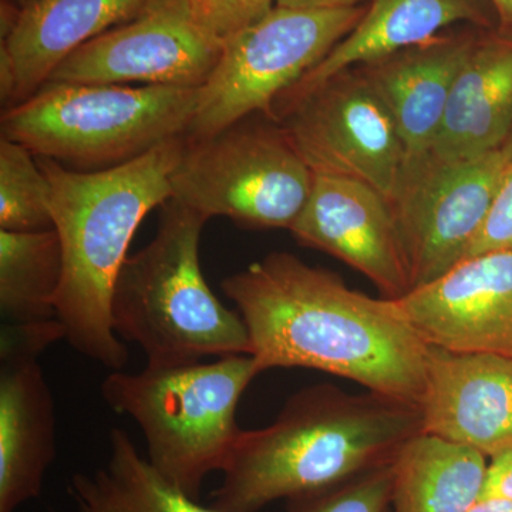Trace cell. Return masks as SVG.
I'll use <instances>...</instances> for the list:
<instances>
[{
  "label": "cell",
  "mask_w": 512,
  "mask_h": 512,
  "mask_svg": "<svg viewBox=\"0 0 512 512\" xmlns=\"http://www.w3.org/2000/svg\"><path fill=\"white\" fill-rule=\"evenodd\" d=\"M259 372L320 370L367 392L420 404L430 346L394 299L349 288L339 275L272 252L222 281Z\"/></svg>",
  "instance_id": "cell-1"
},
{
  "label": "cell",
  "mask_w": 512,
  "mask_h": 512,
  "mask_svg": "<svg viewBox=\"0 0 512 512\" xmlns=\"http://www.w3.org/2000/svg\"><path fill=\"white\" fill-rule=\"evenodd\" d=\"M421 431L419 404L332 384L305 387L269 426L241 430L210 505L220 512H259L342 483L392 464Z\"/></svg>",
  "instance_id": "cell-2"
},
{
  "label": "cell",
  "mask_w": 512,
  "mask_h": 512,
  "mask_svg": "<svg viewBox=\"0 0 512 512\" xmlns=\"http://www.w3.org/2000/svg\"><path fill=\"white\" fill-rule=\"evenodd\" d=\"M184 144L185 136L175 137L127 163L93 171L36 156L62 244L57 318L73 349L113 370L128 359L111 319L114 285L141 222L173 198L171 174Z\"/></svg>",
  "instance_id": "cell-3"
},
{
  "label": "cell",
  "mask_w": 512,
  "mask_h": 512,
  "mask_svg": "<svg viewBox=\"0 0 512 512\" xmlns=\"http://www.w3.org/2000/svg\"><path fill=\"white\" fill-rule=\"evenodd\" d=\"M207 220L170 200L153 241L128 256L117 276L111 319L119 338L164 369L210 356L251 355L239 312L225 308L202 275L200 242Z\"/></svg>",
  "instance_id": "cell-4"
},
{
  "label": "cell",
  "mask_w": 512,
  "mask_h": 512,
  "mask_svg": "<svg viewBox=\"0 0 512 512\" xmlns=\"http://www.w3.org/2000/svg\"><path fill=\"white\" fill-rule=\"evenodd\" d=\"M259 375L251 355L225 356L140 373L114 370L101 394L114 412L136 421L150 463L198 500L205 478L227 464L241 433L239 400Z\"/></svg>",
  "instance_id": "cell-5"
},
{
  "label": "cell",
  "mask_w": 512,
  "mask_h": 512,
  "mask_svg": "<svg viewBox=\"0 0 512 512\" xmlns=\"http://www.w3.org/2000/svg\"><path fill=\"white\" fill-rule=\"evenodd\" d=\"M200 89L46 83L3 111L2 137L77 170L114 167L185 136Z\"/></svg>",
  "instance_id": "cell-6"
},
{
  "label": "cell",
  "mask_w": 512,
  "mask_h": 512,
  "mask_svg": "<svg viewBox=\"0 0 512 512\" xmlns=\"http://www.w3.org/2000/svg\"><path fill=\"white\" fill-rule=\"evenodd\" d=\"M313 171L278 121L264 114L201 140L185 138L171 174L173 198L205 220L289 229L313 185Z\"/></svg>",
  "instance_id": "cell-7"
},
{
  "label": "cell",
  "mask_w": 512,
  "mask_h": 512,
  "mask_svg": "<svg viewBox=\"0 0 512 512\" xmlns=\"http://www.w3.org/2000/svg\"><path fill=\"white\" fill-rule=\"evenodd\" d=\"M366 5L305 9L276 5L264 18L222 43L210 79L200 87L185 138L201 140L264 114L318 66L362 19Z\"/></svg>",
  "instance_id": "cell-8"
},
{
  "label": "cell",
  "mask_w": 512,
  "mask_h": 512,
  "mask_svg": "<svg viewBox=\"0 0 512 512\" xmlns=\"http://www.w3.org/2000/svg\"><path fill=\"white\" fill-rule=\"evenodd\" d=\"M313 174L360 181L392 200L407 154L389 110L357 67L276 114Z\"/></svg>",
  "instance_id": "cell-9"
},
{
  "label": "cell",
  "mask_w": 512,
  "mask_h": 512,
  "mask_svg": "<svg viewBox=\"0 0 512 512\" xmlns=\"http://www.w3.org/2000/svg\"><path fill=\"white\" fill-rule=\"evenodd\" d=\"M512 156L505 148L463 161H410L392 207L412 276V291L467 256L493 205Z\"/></svg>",
  "instance_id": "cell-10"
},
{
  "label": "cell",
  "mask_w": 512,
  "mask_h": 512,
  "mask_svg": "<svg viewBox=\"0 0 512 512\" xmlns=\"http://www.w3.org/2000/svg\"><path fill=\"white\" fill-rule=\"evenodd\" d=\"M221 52V40L198 25L185 0H157L137 19L79 47L49 82L200 89Z\"/></svg>",
  "instance_id": "cell-11"
},
{
  "label": "cell",
  "mask_w": 512,
  "mask_h": 512,
  "mask_svg": "<svg viewBox=\"0 0 512 512\" xmlns=\"http://www.w3.org/2000/svg\"><path fill=\"white\" fill-rule=\"evenodd\" d=\"M303 247L340 259L383 298L412 291V276L392 202L360 181L315 174L311 195L289 228Z\"/></svg>",
  "instance_id": "cell-12"
},
{
  "label": "cell",
  "mask_w": 512,
  "mask_h": 512,
  "mask_svg": "<svg viewBox=\"0 0 512 512\" xmlns=\"http://www.w3.org/2000/svg\"><path fill=\"white\" fill-rule=\"evenodd\" d=\"M394 301L431 348L512 357V251L468 256Z\"/></svg>",
  "instance_id": "cell-13"
},
{
  "label": "cell",
  "mask_w": 512,
  "mask_h": 512,
  "mask_svg": "<svg viewBox=\"0 0 512 512\" xmlns=\"http://www.w3.org/2000/svg\"><path fill=\"white\" fill-rule=\"evenodd\" d=\"M157 0H33L12 10L0 46L5 110L39 92L73 52L143 15Z\"/></svg>",
  "instance_id": "cell-14"
},
{
  "label": "cell",
  "mask_w": 512,
  "mask_h": 512,
  "mask_svg": "<svg viewBox=\"0 0 512 512\" xmlns=\"http://www.w3.org/2000/svg\"><path fill=\"white\" fill-rule=\"evenodd\" d=\"M423 433L493 458L512 448V357L429 350Z\"/></svg>",
  "instance_id": "cell-15"
},
{
  "label": "cell",
  "mask_w": 512,
  "mask_h": 512,
  "mask_svg": "<svg viewBox=\"0 0 512 512\" xmlns=\"http://www.w3.org/2000/svg\"><path fill=\"white\" fill-rule=\"evenodd\" d=\"M473 43L467 36H439L357 67L389 110L407 163L430 153L454 79Z\"/></svg>",
  "instance_id": "cell-16"
},
{
  "label": "cell",
  "mask_w": 512,
  "mask_h": 512,
  "mask_svg": "<svg viewBox=\"0 0 512 512\" xmlns=\"http://www.w3.org/2000/svg\"><path fill=\"white\" fill-rule=\"evenodd\" d=\"M56 457L55 400L37 357L2 360L0 512H16L42 494Z\"/></svg>",
  "instance_id": "cell-17"
},
{
  "label": "cell",
  "mask_w": 512,
  "mask_h": 512,
  "mask_svg": "<svg viewBox=\"0 0 512 512\" xmlns=\"http://www.w3.org/2000/svg\"><path fill=\"white\" fill-rule=\"evenodd\" d=\"M487 25L481 0H370L362 19L311 72L276 100V114L343 70L429 43L456 23Z\"/></svg>",
  "instance_id": "cell-18"
},
{
  "label": "cell",
  "mask_w": 512,
  "mask_h": 512,
  "mask_svg": "<svg viewBox=\"0 0 512 512\" xmlns=\"http://www.w3.org/2000/svg\"><path fill=\"white\" fill-rule=\"evenodd\" d=\"M512 130V42L474 40L461 64L430 156L473 160L500 150Z\"/></svg>",
  "instance_id": "cell-19"
},
{
  "label": "cell",
  "mask_w": 512,
  "mask_h": 512,
  "mask_svg": "<svg viewBox=\"0 0 512 512\" xmlns=\"http://www.w3.org/2000/svg\"><path fill=\"white\" fill-rule=\"evenodd\" d=\"M487 466L477 450L421 431L394 458L392 512H470Z\"/></svg>",
  "instance_id": "cell-20"
},
{
  "label": "cell",
  "mask_w": 512,
  "mask_h": 512,
  "mask_svg": "<svg viewBox=\"0 0 512 512\" xmlns=\"http://www.w3.org/2000/svg\"><path fill=\"white\" fill-rule=\"evenodd\" d=\"M69 493L80 512H220L165 478L123 429L111 430L107 463L74 474Z\"/></svg>",
  "instance_id": "cell-21"
},
{
  "label": "cell",
  "mask_w": 512,
  "mask_h": 512,
  "mask_svg": "<svg viewBox=\"0 0 512 512\" xmlns=\"http://www.w3.org/2000/svg\"><path fill=\"white\" fill-rule=\"evenodd\" d=\"M63 252L56 229L0 231V311L6 325L59 319Z\"/></svg>",
  "instance_id": "cell-22"
},
{
  "label": "cell",
  "mask_w": 512,
  "mask_h": 512,
  "mask_svg": "<svg viewBox=\"0 0 512 512\" xmlns=\"http://www.w3.org/2000/svg\"><path fill=\"white\" fill-rule=\"evenodd\" d=\"M49 185L29 148L0 138V231L53 229Z\"/></svg>",
  "instance_id": "cell-23"
},
{
  "label": "cell",
  "mask_w": 512,
  "mask_h": 512,
  "mask_svg": "<svg viewBox=\"0 0 512 512\" xmlns=\"http://www.w3.org/2000/svg\"><path fill=\"white\" fill-rule=\"evenodd\" d=\"M393 463L322 490L288 500V512H387L392 505Z\"/></svg>",
  "instance_id": "cell-24"
},
{
  "label": "cell",
  "mask_w": 512,
  "mask_h": 512,
  "mask_svg": "<svg viewBox=\"0 0 512 512\" xmlns=\"http://www.w3.org/2000/svg\"><path fill=\"white\" fill-rule=\"evenodd\" d=\"M202 29L222 43L264 18L276 0H185Z\"/></svg>",
  "instance_id": "cell-25"
},
{
  "label": "cell",
  "mask_w": 512,
  "mask_h": 512,
  "mask_svg": "<svg viewBox=\"0 0 512 512\" xmlns=\"http://www.w3.org/2000/svg\"><path fill=\"white\" fill-rule=\"evenodd\" d=\"M491 251H512V160L466 258Z\"/></svg>",
  "instance_id": "cell-26"
},
{
  "label": "cell",
  "mask_w": 512,
  "mask_h": 512,
  "mask_svg": "<svg viewBox=\"0 0 512 512\" xmlns=\"http://www.w3.org/2000/svg\"><path fill=\"white\" fill-rule=\"evenodd\" d=\"M488 498L512 501V448L491 458L487 466L480 500Z\"/></svg>",
  "instance_id": "cell-27"
},
{
  "label": "cell",
  "mask_w": 512,
  "mask_h": 512,
  "mask_svg": "<svg viewBox=\"0 0 512 512\" xmlns=\"http://www.w3.org/2000/svg\"><path fill=\"white\" fill-rule=\"evenodd\" d=\"M370 0H276V5L286 8L336 9L355 8L366 5Z\"/></svg>",
  "instance_id": "cell-28"
},
{
  "label": "cell",
  "mask_w": 512,
  "mask_h": 512,
  "mask_svg": "<svg viewBox=\"0 0 512 512\" xmlns=\"http://www.w3.org/2000/svg\"><path fill=\"white\" fill-rule=\"evenodd\" d=\"M470 512H512V501L501 500V498L478 500Z\"/></svg>",
  "instance_id": "cell-29"
},
{
  "label": "cell",
  "mask_w": 512,
  "mask_h": 512,
  "mask_svg": "<svg viewBox=\"0 0 512 512\" xmlns=\"http://www.w3.org/2000/svg\"><path fill=\"white\" fill-rule=\"evenodd\" d=\"M500 16L501 22L512 28V0H488Z\"/></svg>",
  "instance_id": "cell-30"
},
{
  "label": "cell",
  "mask_w": 512,
  "mask_h": 512,
  "mask_svg": "<svg viewBox=\"0 0 512 512\" xmlns=\"http://www.w3.org/2000/svg\"><path fill=\"white\" fill-rule=\"evenodd\" d=\"M505 150L508 151V153L511 154L512 156V130H511V133H510V136H508V140H507V143H505V146H504Z\"/></svg>",
  "instance_id": "cell-31"
},
{
  "label": "cell",
  "mask_w": 512,
  "mask_h": 512,
  "mask_svg": "<svg viewBox=\"0 0 512 512\" xmlns=\"http://www.w3.org/2000/svg\"><path fill=\"white\" fill-rule=\"evenodd\" d=\"M16 2H19V5H20L19 9H22L23 6L28 5V3L33 2V0H16Z\"/></svg>",
  "instance_id": "cell-32"
},
{
  "label": "cell",
  "mask_w": 512,
  "mask_h": 512,
  "mask_svg": "<svg viewBox=\"0 0 512 512\" xmlns=\"http://www.w3.org/2000/svg\"><path fill=\"white\" fill-rule=\"evenodd\" d=\"M387 512H392V510H389V511H387Z\"/></svg>",
  "instance_id": "cell-33"
}]
</instances>
